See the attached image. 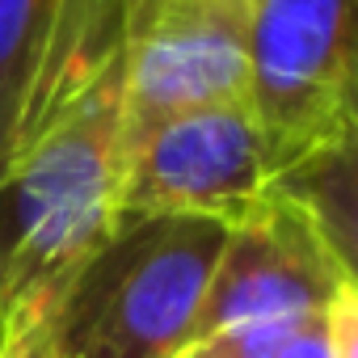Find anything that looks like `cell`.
I'll use <instances>...</instances> for the list:
<instances>
[{
	"instance_id": "5b68a950",
	"label": "cell",
	"mask_w": 358,
	"mask_h": 358,
	"mask_svg": "<svg viewBox=\"0 0 358 358\" xmlns=\"http://www.w3.org/2000/svg\"><path fill=\"white\" fill-rule=\"evenodd\" d=\"M249 106V0H131L122 135L203 106Z\"/></svg>"
},
{
	"instance_id": "7c38bea8",
	"label": "cell",
	"mask_w": 358,
	"mask_h": 358,
	"mask_svg": "<svg viewBox=\"0 0 358 358\" xmlns=\"http://www.w3.org/2000/svg\"><path fill=\"white\" fill-rule=\"evenodd\" d=\"M127 5H131V0H122V9H127Z\"/></svg>"
},
{
	"instance_id": "3957f363",
	"label": "cell",
	"mask_w": 358,
	"mask_h": 358,
	"mask_svg": "<svg viewBox=\"0 0 358 358\" xmlns=\"http://www.w3.org/2000/svg\"><path fill=\"white\" fill-rule=\"evenodd\" d=\"M249 110L274 177L354 143V0H249Z\"/></svg>"
},
{
	"instance_id": "6da1fadb",
	"label": "cell",
	"mask_w": 358,
	"mask_h": 358,
	"mask_svg": "<svg viewBox=\"0 0 358 358\" xmlns=\"http://www.w3.org/2000/svg\"><path fill=\"white\" fill-rule=\"evenodd\" d=\"M122 173V51L0 177V329L47 324L110 241Z\"/></svg>"
},
{
	"instance_id": "8fae6325",
	"label": "cell",
	"mask_w": 358,
	"mask_h": 358,
	"mask_svg": "<svg viewBox=\"0 0 358 358\" xmlns=\"http://www.w3.org/2000/svg\"><path fill=\"white\" fill-rule=\"evenodd\" d=\"M173 358H220L211 345H203V341H190V345H182V350H177Z\"/></svg>"
},
{
	"instance_id": "277c9868",
	"label": "cell",
	"mask_w": 358,
	"mask_h": 358,
	"mask_svg": "<svg viewBox=\"0 0 358 358\" xmlns=\"http://www.w3.org/2000/svg\"><path fill=\"white\" fill-rule=\"evenodd\" d=\"M274 194V164L245 101L203 106L122 135L118 211L241 224Z\"/></svg>"
},
{
	"instance_id": "ba28073f",
	"label": "cell",
	"mask_w": 358,
	"mask_h": 358,
	"mask_svg": "<svg viewBox=\"0 0 358 358\" xmlns=\"http://www.w3.org/2000/svg\"><path fill=\"white\" fill-rule=\"evenodd\" d=\"M274 194L299 207L329 245L354 262V143L316 152L274 177Z\"/></svg>"
},
{
	"instance_id": "52a82bcc",
	"label": "cell",
	"mask_w": 358,
	"mask_h": 358,
	"mask_svg": "<svg viewBox=\"0 0 358 358\" xmlns=\"http://www.w3.org/2000/svg\"><path fill=\"white\" fill-rule=\"evenodd\" d=\"M345 287H354V262H345L299 207L270 194L266 207L228 228L194 341L232 324L324 312Z\"/></svg>"
},
{
	"instance_id": "8992f818",
	"label": "cell",
	"mask_w": 358,
	"mask_h": 358,
	"mask_svg": "<svg viewBox=\"0 0 358 358\" xmlns=\"http://www.w3.org/2000/svg\"><path fill=\"white\" fill-rule=\"evenodd\" d=\"M122 0H0V177L118 59Z\"/></svg>"
},
{
	"instance_id": "30bf717a",
	"label": "cell",
	"mask_w": 358,
	"mask_h": 358,
	"mask_svg": "<svg viewBox=\"0 0 358 358\" xmlns=\"http://www.w3.org/2000/svg\"><path fill=\"white\" fill-rule=\"evenodd\" d=\"M0 358H47V350L30 333H5L0 329Z\"/></svg>"
},
{
	"instance_id": "9c48e42d",
	"label": "cell",
	"mask_w": 358,
	"mask_h": 358,
	"mask_svg": "<svg viewBox=\"0 0 358 358\" xmlns=\"http://www.w3.org/2000/svg\"><path fill=\"white\" fill-rule=\"evenodd\" d=\"M220 358H333L329 308L303 316H274L253 324H232L211 337H199Z\"/></svg>"
},
{
	"instance_id": "7a4b0ae2",
	"label": "cell",
	"mask_w": 358,
	"mask_h": 358,
	"mask_svg": "<svg viewBox=\"0 0 358 358\" xmlns=\"http://www.w3.org/2000/svg\"><path fill=\"white\" fill-rule=\"evenodd\" d=\"M224 241L228 224L220 220L118 215L47 324L22 333L38 337L47 358H173L194 341Z\"/></svg>"
}]
</instances>
